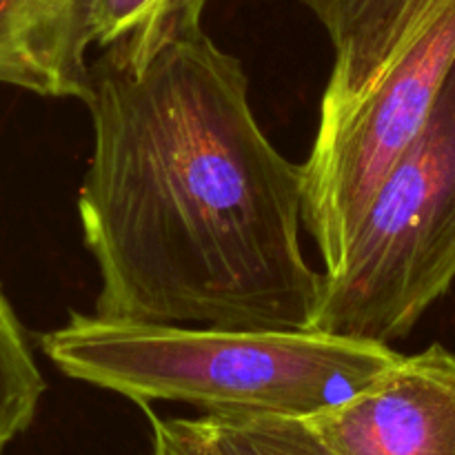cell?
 <instances>
[{"label":"cell","instance_id":"6da1fadb","mask_svg":"<svg viewBox=\"0 0 455 455\" xmlns=\"http://www.w3.org/2000/svg\"><path fill=\"white\" fill-rule=\"evenodd\" d=\"M204 4L164 0L89 65L78 216L100 275L93 314L315 329L324 271L302 253V164L260 129Z\"/></svg>","mask_w":455,"mask_h":455},{"label":"cell","instance_id":"7a4b0ae2","mask_svg":"<svg viewBox=\"0 0 455 455\" xmlns=\"http://www.w3.org/2000/svg\"><path fill=\"white\" fill-rule=\"evenodd\" d=\"M65 376L149 407L213 416L314 418L403 358L391 345L320 329H231L71 314L40 338Z\"/></svg>","mask_w":455,"mask_h":455},{"label":"cell","instance_id":"3957f363","mask_svg":"<svg viewBox=\"0 0 455 455\" xmlns=\"http://www.w3.org/2000/svg\"><path fill=\"white\" fill-rule=\"evenodd\" d=\"M455 280V60L425 127L378 187L349 249L324 274L315 329L391 342Z\"/></svg>","mask_w":455,"mask_h":455},{"label":"cell","instance_id":"277c9868","mask_svg":"<svg viewBox=\"0 0 455 455\" xmlns=\"http://www.w3.org/2000/svg\"><path fill=\"white\" fill-rule=\"evenodd\" d=\"M455 60V0H431L394 60L333 123H320L302 164V225L324 262L342 265L378 187L429 118Z\"/></svg>","mask_w":455,"mask_h":455},{"label":"cell","instance_id":"5b68a950","mask_svg":"<svg viewBox=\"0 0 455 455\" xmlns=\"http://www.w3.org/2000/svg\"><path fill=\"white\" fill-rule=\"evenodd\" d=\"M336 455H455V354L403 355L338 407L305 418Z\"/></svg>","mask_w":455,"mask_h":455},{"label":"cell","instance_id":"8992f818","mask_svg":"<svg viewBox=\"0 0 455 455\" xmlns=\"http://www.w3.org/2000/svg\"><path fill=\"white\" fill-rule=\"evenodd\" d=\"M98 3L0 0V84L87 100V47L96 43Z\"/></svg>","mask_w":455,"mask_h":455},{"label":"cell","instance_id":"52a82bcc","mask_svg":"<svg viewBox=\"0 0 455 455\" xmlns=\"http://www.w3.org/2000/svg\"><path fill=\"white\" fill-rule=\"evenodd\" d=\"M324 27L333 67L320 123L345 116L394 60L431 0H300Z\"/></svg>","mask_w":455,"mask_h":455},{"label":"cell","instance_id":"ba28073f","mask_svg":"<svg viewBox=\"0 0 455 455\" xmlns=\"http://www.w3.org/2000/svg\"><path fill=\"white\" fill-rule=\"evenodd\" d=\"M44 394V378L36 364L20 320L0 291V455L29 429Z\"/></svg>","mask_w":455,"mask_h":455},{"label":"cell","instance_id":"9c48e42d","mask_svg":"<svg viewBox=\"0 0 455 455\" xmlns=\"http://www.w3.org/2000/svg\"><path fill=\"white\" fill-rule=\"evenodd\" d=\"M204 418L225 455H336L305 418L213 413Z\"/></svg>","mask_w":455,"mask_h":455},{"label":"cell","instance_id":"30bf717a","mask_svg":"<svg viewBox=\"0 0 455 455\" xmlns=\"http://www.w3.org/2000/svg\"><path fill=\"white\" fill-rule=\"evenodd\" d=\"M151 422V455H225L207 418H158L142 407Z\"/></svg>","mask_w":455,"mask_h":455},{"label":"cell","instance_id":"8fae6325","mask_svg":"<svg viewBox=\"0 0 455 455\" xmlns=\"http://www.w3.org/2000/svg\"><path fill=\"white\" fill-rule=\"evenodd\" d=\"M164 0H100L96 13V43L107 47L140 25Z\"/></svg>","mask_w":455,"mask_h":455}]
</instances>
